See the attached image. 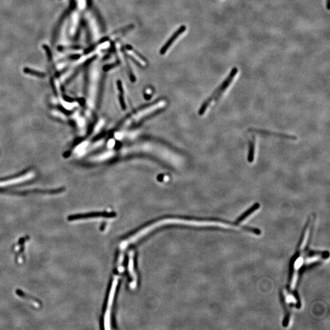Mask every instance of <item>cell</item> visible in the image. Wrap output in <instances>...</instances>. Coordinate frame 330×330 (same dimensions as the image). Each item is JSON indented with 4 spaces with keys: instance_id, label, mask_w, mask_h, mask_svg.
<instances>
[{
    "instance_id": "cell-8",
    "label": "cell",
    "mask_w": 330,
    "mask_h": 330,
    "mask_svg": "<svg viewBox=\"0 0 330 330\" xmlns=\"http://www.w3.org/2000/svg\"><path fill=\"white\" fill-rule=\"evenodd\" d=\"M255 154V137L252 136L249 143V150L247 155V161L249 163H252L254 159Z\"/></svg>"
},
{
    "instance_id": "cell-3",
    "label": "cell",
    "mask_w": 330,
    "mask_h": 330,
    "mask_svg": "<svg viewBox=\"0 0 330 330\" xmlns=\"http://www.w3.org/2000/svg\"><path fill=\"white\" fill-rule=\"evenodd\" d=\"M279 297H280V300L283 306L284 310V317L282 322V325L284 327H288L290 319V315H291V311L290 309L289 305L287 303V301L286 300V297L284 295L283 291L282 290H280L279 292Z\"/></svg>"
},
{
    "instance_id": "cell-7",
    "label": "cell",
    "mask_w": 330,
    "mask_h": 330,
    "mask_svg": "<svg viewBox=\"0 0 330 330\" xmlns=\"http://www.w3.org/2000/svg\"><path fill=\"white\" fill-rule=\"evenodd\" d=\"M186 29L185 26H182L180 27L172 36L167 41V42L165 44V45L163 47V48L161 50V53L164 54L167 51V50L170 47V46L172 44V43L176 40V39L181 34H182Z\"/></svg>"
},
{
    "instance_id": "cell-5",
    "label": "cell",
    "mask_w": 330,
    "mask_h": 330,
    "mask_svg": "<svg viewBox=\"0 0 330 330\" xmlns=\"http://www.w3.org/2000/svg\"><path fill=\"white\" fill-rule=\"evenodd\" d=\"M15 294L17 295H18L21 298H23V300L28 302L30 304H31L34 307L36 308H40L42 306V302H41L39 299L34 297L33 296H31V295L25 293L24 291L20 290V289H16L15 290Z\"/></svg>"
},
{
    "instance_id": "cell-10",
    "label": "cell",
    "mask_w": 330,
    "mask_h": 330,
    "mask_svg": "<svg viewBox=\"0 0 330 330\" xmlns=\"http://www.w3.org/2000/svg\"><path fill=\"white\" fill-rule=\"evenodd\" d=\"M127 51H128L129 54L132 56V57H133L135 61H137V62H138L141 66L144 67V66H145L146 65V62L145 60L144 61V59L142 57H141L140 56H139V55L137 54L135 52H134V51H133L132 49H130V48H128Z\"/></svg>"
},
{
    "instance_id": "cell-1",
    "label": "cell",
    "mask_w": 330,
    "mask_h": 330,
    "mask_svg": "<svg viewBox=\"0 0 330 330\" xmlns=\"http://www.w3.org/2000/svg\"><path fill=\"white\" fill-rule=\"evenodd\" d=\"M167 106V102L165 100H160L131 114L121 124L122 128H128L137 125L148 117L158 113L165 109Z\"/></svg>"
},
{
    "instance_id": "cell-4",
    "label": "cell",
    "mask_w": 330,
    "mask_h": 330,
    "mask_svg": "<svg viewBox=\"0 0 330 330\" xmlns=\"http://www.w3.org/2000/svg\"><path fill=\"white\" fill-rule=\"evenodd\" d=\"M248 131L249 132H254V133H259V134L267 135V136H272V137H275L281 138H284V139H290V140H297V137H295V136L285 134V133L270 132V131L265 130L256 129H248Z\"/></svg>"
},
{
    "instance_id": "cell-2",
    "label": "cell",
    "mask_w": 330,
    "mask_h": 330,
    "mask_svg": "<svg viewBox=\"0 0 330 330\" xmlns=\"http://www.w3.org/2000/svg\"><path fill=\"white\" fill-rule=\"evenodd\" d=\"M237 73H238V69L237 67H234L233 69H232L229 75L224 80V82H222L220 86L214 91V92L210 95V96L208 97L202 103V105L201 106L199 110V114L200 116L203 115L205 112L206 110L214 100H215L216 102H217L219 100L222 94L228 88V87L231 84V82H232L234 78H235Z\"/></svg>"
},
{
    "instance_id": "cell-9",
    "label": "cell",
    "mask_w": 330,
    "mask_h": 330,
    "mask_svg": "<svg viewBox=\"0 0 330 330\" xmlns=\"http://www.w3.org/2000/svg\"><path fill=\"white\" fill-rule=\"evenodd\" d=\"M29 240V236H25V237L20 238L19 240V241L12 247V251L15 253H17L19 251L22 249H25V244Z\"/></svg>"
},
{
    "instance_id": "cell-6",
    "label": "cell",
    "mask_w": 330,
    "mask_h": 330,
    "mask_svg": "<svg viewBox=\"0 0 330 330\" xmlns=\"http://www.w3.org/2000/svg\"><path fill=\"white\" fill-rule=\"evenodd\" d=\"M108 215L111 217V214H100V213H91V214H77V215H69L67 217V220L69 221H73L75 220H82L89 218L91 217H100V216H106Z\"/></svg>"
}]
</instances>
